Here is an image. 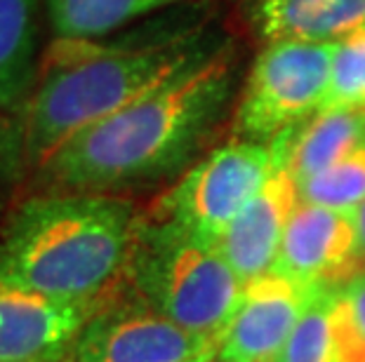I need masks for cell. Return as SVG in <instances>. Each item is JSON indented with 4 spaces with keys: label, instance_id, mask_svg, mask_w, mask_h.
<instances>
[{
    "label": "cell",
    "instance_id": "cell-1",
    "mask_svg": "<svg viewBox=\"0 0 365 362\" xmlns=\"http://www.w3.org/2000/svg\"><path fill=\"white\" fill-rule=\"evenodd\" d=\"M236 87V55H212L153 87L64 144L38 167L48 193H108L158 183L189 169L227 113Z\"/></svg>",
    "mask_w": 365,
    "mask_h": 362
},
{
    "label": "cell",
    "instance_id": "cell-2",
    "mask_svg": "<svg viewBox=\"0 0 365 362\" xmlns=\"http://www.w3.org/2000/svg\"><path fill=\"white\" fill-rule=\"evenodd\" d=\"M220 48L198 31H177L146 43L57 41L17 115L21 163L43 167L61 146L135 104L173 75Z\"/></svg>",
    "mask_w": 365,
    "mask_h": 362
},
{
    "label": "cell",
    "instance_id": "cell-3",
    "mask_svg": "<svg viewBox=\"0 0 365 362\" xmlns=\"http://www.w3.org/2000/svg\"><path fill=\"white\" fill-rule=\"evenodd\" d=\"M142 219L125 196L43 191L7 223L0 278L61 302L102 304L125 275Z\"/></svg>",
    "mask_w": 365,
    "mask_h": 362
},
{
    "label": "cell",
    "instance_id": "cell-4",
    "mask_svg": "<svg viewBox=\"0 0 365 362\" xmlns=\"http://www.w3.org/2000/svg\"><path fill=\"white\" fill-rule=\"evenodd\" d=\"M123 278L139 304L212 341H220L243 292L220 250L156 217L142 219Z\"/></svg>",
    "mask_w": 365,
    "mask_h": 362
},
{
    "label": "cell",
    "instance_id": "cell-5",
    "mask_svg": "<svg viewBox=\"0 0 365 362\" xmlns=\"http://www.w3.org/2000/svg\"><path fill=\"white\" fill-rule=\"evenodd\" d=\"M278 160L274 146L231 139L193 163L163 196L151 217L173 221L217 247L240 210L259 193Z\"/></svg>",
    "mask_w": 365,
    "mask_h": 362
},
{
    "label": "cell",
    "instance_id": "cell-6",
    "mask_svg": "<svg viewBox=\"0 0 365 362\" xmlns=\"http://www.w3.org/2000/svg\"><path fill=\"white\" fill-rule=\"evenodd\" d=\"M332 43L269 41L252 64L236 106L240 139L269 144L318 113L330 82Z\"/></svg>",
    "mask_w": 365,
    "mask_h": 362
},
{
    "label": "cell",
    "instance_id": "cell-7",
    "mask_svg": "<svg viewBox=\"0 0 365 362\" xmlns=\"http://www.w3.org/2000/svg\"><path fill=\"white\" fill-rule=\"evenodd\" d=\"M217 341L191 332L153 308L106 306L92 315L76 339L71 362H184Z\"/></svg>",
    "mask_w": 365,
    "mask_h": 362
},
{
    "label": "cell",
    "instance_id": "cell-8",
    "mask_svg": "<svg viewBox=\"0 0 365 362\" xmlns=\"http://www.w3.org/2000/svg\"><path fill=\"white\" fill-rule=\"evenodd\" d=\"M325 289L276 273L243 284L215 362H271Z\"/></svg>",
    "mask_w": 365,
    "mask_h": 362
},
{
    "label": "cell",
    "instance_id": "cell-9",
    "mask_svg": "<svg viewBox=\"0 0 365 362\" xmlns=\"http://www.w3.org/2000/svg\"><path fill=\"white\" fill-rule=\"evenodd\" d=\"M361 271L356 212H337L297 200L271 273L337 289Z\"/></svg>",
    "mask_w": 365,
    "mask_h": 362
},
{
    "label": "cell",
    "instance_id": "cell-10",
    "mask_svg": "<svg viewBox=\"0 0 365 362\" xmlns=\"http://www.w3.org/2000/svg\"><path fill=\"white\" fill-rule=\"evenodd\" d=\"M102 304H73L0 278V362H59Z\"/></svg>",
    "mask_w": 365,
    "mask_h": 362
},
{
    "label": "cell",
    "instance_id": "cell-11",
    "mask_svg": "<svg viewBox=\"0 0 365 362\" xmlns=\"http://www.w3.org/2000/svg\"><path fill=\"white\" fill-rule=\"evenodd\" d=\"M297 200V181L290 169L278 163L259 193L240 210L227 233L222 235L217 250L243 284L271 273L287 219Z\"/></svg>",
    "mask_w": 365,
    "mask_h": 362
},
{
    "label": "cell",
    "instance_id": "cell-12",
    "mask_svg": "<svg viewBox=\"0 0 365 362\" xmlns=\"http://www.w3.org/2000/svg\"><path fill=\"white\" fill-rule=\"evenodd\" d=\"M365 139V109L318 111L304 122L285 129L271 139L276 160L290 169L302 183L330 165Z\"/></svg>",
    "mask_w": 365,
    "mask_h": 362
},
{
    "label": "cell",
    "instance_id": "cell-13",
    "mask_svg": "<svg viewBox=\"0 0 365 362\" xmlns=\"http://www.w3.org/2000/svg\"><path fill=\"white\" fill-rule=\"evenodd\" d=\"M45 0H0V111L17 115L41 75Z\"/></svg>",
    "mask_w": 365,
    "mask_h": 362
},
{
    "label": "cell",
    "instance_id": "cell-14",
    "mask_svg": "<svg viewBox=\"0 0 365 362\" xmlns=\"http://www.w3.org/2000/svg\"><path fill=\"white\" fill-rule=\"evenodd\" d=\"M252 21L267 43H332L365 24V0H255Z\"/></svg>",
    "mask_w": 365,
    "mask_h": 362
},
{
    "label": "cell",
    "instance_id": "cell-15",
    "mask_svg": "<svg viewBox=\"0 0 365 362\" xmlns=\"http://www.w3.org/2000/svg\"><path fill=\"white\" fill-rule=\"evenodd\" d=\"M186 0H45L57 41H102L115 31Z\"/></svg>",
    "mask_w": 365,
    "mask_h": 362
},
{
    "label": "cell",
    "instance_id": "cell-16",
    "mask_svg": "<svg viewBox=\"0 0 365 362\" xmlns=\"http://www.w3.org/2000/svg\"><path fill=\"white\" fill-rule=\"evenodd\" d=\"M299 200L337 212H356L365 203V139L328 169L297 183Z\"/></svg>",
    "mask_w": 365,
    "mask_h": 362
},
{
    "label": "cell",
    "instance_id": "cell-17",
    "mask_svg": "<svg viewBox=\"0 0 365 362\" xmlns=\"http://www.w3.org/2000/svg\"><path fill=\"white\" fill-rule=\"evenodd\" d=\"M365 109V24L349 31L335 45L330 82L318 111Z\"/></svg>",
    "mask_w": 365,
    "mask_h": 362
},
{
    "label": "cell",
    "instance_id": "cell-18",
    "mask_svg": "<svg viewBox=\"0 0 365 362\" xmlns=\"http://www.w3.org/2000/svg\"><path fill=\"white\" fill-rule=\"evenodd\" d=\"M332 292L325 289L271 362H341L332 327Z\"/></svg>",
    "mask_w": 365,
    "mask_h": 362
},
{
    "label": "cell",
    "instance_id": "cell-19",
    "mask_svg": "<svg viewBox=\"0 0 365 362\" xmlns=\"http://www.w3.org/2000/svg\"><path fill=\"white\" fill-rule=\"evenodd\" d=\"M332 327L341 362H365V271L332 292Z\"/></svg>",
    "mask_w": 365,
    "mask_h": 362
},
{
    "label": "cell",
    "instance_id": "cell-20",
    "mask_svg": "<svg viewBox=\"0 0 365 362\" xmlns=\"http://www.w3.org/2000/svg\"><path fill=\"white\" fill-rule=\"evenodd\" d=\"M17 167H24V163H21L19 122L14 115L0 111V176Z\"/></svg>",
    "mask_w": 365,
    "mask_h": 362
},
{
    "label": "cell",
    "instance_id": "cell-21",
    "mask_svg": "<svg viewBox=\"0 0 365 362\" xmlns=\"http://www.w3.org/2000/svg\"><path fill=\"white\" fill-rule=\"evenodd\" d=\"M356 228H359V247H361V264L365 271V203L356 210Z\"/></svg>",
    "mask_w": 365,
    "mask_h": 362
},
{
    "label": "cell",
    "instance_id": "cell-22",
    "mask_svg": "<svg viewBox=\"0 0 365 362\" xmlns=\"http://www.w3.org/2000/svg\"><path fill=\"white\" fill-rule=\"evenodd\" d=\"M215 356H217V348H215V351H207V353H203V356L191 358V360H184V362H215Z\"/></svg>",
    "mask_w": 365,
    "mask_h": 362
}]
</instances>
